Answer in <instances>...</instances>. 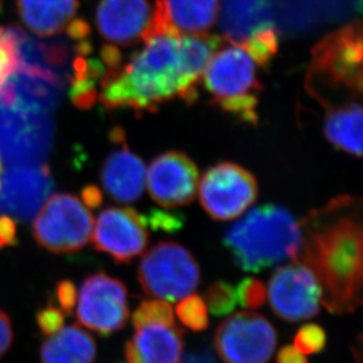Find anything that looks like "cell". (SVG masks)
I'll return each mask as SVG.
<instances>
[{"mask_svg": "<svg viewBox=\"0 0 363 363\" xmlns=\"http://www.w3.org/2000/svg\"><path fill=\"white\" fill-rule=\"evenodd\" d=\"M336 196L300 221L301 242L293 262L309 268L323 289V306L337 315L361 306L362 216L361 202Z\"/></svg>", "mask_w": 363, "mask_h": 363, "instance_id": "cell-1", "label": "cell"}, {"mask_svg": "<svg viewBox=\"0 0 363 363\" xmlns=\"http://www.w3.org/2000/svg\"><path fill=\"white\" fill-rule=\"evenodd\" d=\"M180 37L152 35L126 65L107 69L100 79L99 99L107 110L155 112L175 98L192 103L198 89L189 82L180 55Z\"/></svg>", "mask_w": 363, "mask_h": 363, "instance_id": "cell-2", "label": "cell"}, {"mask_svg": "<svg viewBox=\"0 0 363 363\" xmlns=\"http://www.w3.org/2000/svg\"><path fill=\"white\" fill-rule=\"evenodd\" d=\"M300 242V223L288 209L274 203L250 209L223 237V246L235 264L248 273L293 260Z\"/></svg>", "mask_w": 363, "mask_h": 363, "instance_id": "cell-3", "label": "cell"}, {"mask_svg": "<svg viewBox=\"0 0 363 363\" xmlns=\"http://www.w3.org/2000/svg\"><path fill=\"white\" fill-rule=\"evenodd\" d=\"M257 66L240 45L233 43L216 52L202 77L214 103L250 123L257 121L255 110L261 87Z\"/></svg>", "mask_w": 363, "mask_h": 363, "instance_id": "cell-4", "label": "cell"}, {"mask_svg": "<svg viewBox=\"0 0 363 363\" xmlns=\"http://www.w3.org/2000/svg\"><path fill=\"white\" fill-rule=\"evenodd\" d=\"M362 55L360 21L325 35L313 48L307 79L309 92L316 98L323 89H345L350 96H360Z\"/></svg>", "mask_w": 363, "mask_h": 363, "instance_id": "cell-5", "label": "cell"}, {"mask_svg": "<svg viewBox=\"0 0 363 363\" xmlns=\"http://www.w3.org/2000/svg\"><path fill=\"white\" fill-rule=\"evenodd\" d=\"M200 279L196 257L174 241L155 245L141 257L138 267V280L143 291L164 301L175 302L193 294Z\"/></svg>", "mask_w": 363, "mask_h": 363, "instance_id": "cell-6", "label": "cell"}, {"mask_svg": "<svg viewBox=\"0 0 363 363\" xmlns=\"http://www.w3.org/2000/svg\"><path fill=\"white\" fill-rule=\"evenodd\" d=\"M94 219L78 196L55 193L41 206L33 221V238L43 250L55 254L74 253L92 237Z\"/></svg>", "mask_w": 363, "mask_h": 363, "instance_id": "cell-7", "label": "cell"}, {"mask_svg": "<svg viewBox=\"0 0 363 363\" xmlns=\"http://www.w3.org/2000/svg\"><path fill=\"white\" fill-rule=\"evenodd\" d=\"M200 203L216 221H230L242 216L257 201V179L234 162L209 168L199 180Z\"/></svg>", "mask_w": 363, "mask_h": 363, "instance_id": "cell-8", "label": "cell"}, {"mask_svg": "<svg viewBox=\"0 0 363 363\" xmlns=\"http://www.w3.org/2000/svg\"><path fill=\"white\" fill-rule=\"evenodd\" d=\"M76 303L78 323L99 335L126 327L130 316L126 286L105 272L86 277Z\"/></svg>", "mask_w": 363, "mask_h": 363, "instance_id": "cell-9", "label": "cell"}, {"mask_svg": "<svg viewBox=\"0 0 363 363\" xmlns=\"http://www.w3.org/2000/svg\"><path fill=\"white\" fill-rule=\"evenodd\" d=\"M278 343L275 328L257 313L239 312L220 323L214 336L225 363H267Z\"/></svg>", "mask_w": 363, "mask_h": 363, "instance_id": "cell-10", "label": "cell"}, {"mask_svg": "<svg viewBox=\"0 0 363 363\" xmlns=\"http://www.w3.org/2000/svg\"><path fill=\"white\" fill-rule=\"evenodd\" d=\"M268 298L275 315L296 323L319 314L323 289L309 268L293 262L278 268L272 275Z\"/></svg>", "mask_w": 363, "mask_h": 363, "instance_id": "cell-11", "label": "cell"}, {"mask_svg": "<svg viewBox=\"0 0 363 363\" xmlns=\"http://www.w3.org/2000/svg\"><path fill=\"white\" fill-rule=\"evenodd\" d=\"M143 214L130 207H107L93 225L92 243L118 264H130L144 253L150 240Z\"/></svg>", "mask_w": 363, "mask_h": 363, "instance_id": "cell-12", "label": "cell"}, {"mask_svg": "<svg viewBox=\"0 0 363 363\" xmlns=\"http://www.w3.org/2000/svg\"><path fill=\"white\" fill-rule=\"evenodd\" d=\"M146 185L152 199L164 208L189 206L198 192L199 171L185 153L166 152L150 164Z\"/></svg>", "mask_w": 363, "mask_h": 363, "instance_id": "cell-13", "label": "cell"}, {"mask_svg": "<svg viewBox=\"0 0 363 363\" xmlns=\"http://www.w3.org/2000/svg\"><path fill=\"white\" fill-rule=\"evenodd\" d=\"M13 44L17 71L57 82L64 87L72 69V52L64 40H40L16 25L5 28Z\"/></svg>", "mask_w": 363, "mask_h": 363, "instance_id": "cell-14", "label": "cell"}, {"mask_svg": "<svg viewBox=\"0 0 363 363\" xmlns=\"http://www.w3.org/2000/svg\"><path fill=\"white\" fill-rule=\"evenodd\" d=\"M219 13V0H157L144 39L152 35L207 33Z\"/></svg>", "mask_w": 363, "mask_h": 363, "instance_id": "cell-15", "label": "cell"}, {"mask_svg": "<svg viewBox=\"0 0 363 363\" xmlns=\"http://www.w3.org/2000/svg\"><path fill=\"white\" fill-rule=\"evenodd\" d=\"M111 139L119 147L111 152L104 162L100 180L107 194L121 203L138 201L146 186V166L125 143L121 128H114Z\"/></svg>", "mask_w": 363, "mask_h": 363, "instance_id": "cell-16", "label": "cell"}, {"mask_svg": "<svg viewBox=\"0 0 363 363\" xmlns=\"http://www.w3.org/2000/svg\"><path fill=\"white\" fill-rule=\"evenodd\" d=\"M148 0H101L96 24L103 38L118 46H128L144 39L151 24Z\"/></svg>", "mask_w": 363, "mask_h": 363, "instance_id": "cell-17", "label": "cell"}, {"mask_svg": "<svg viewBox=\"0 0 363 363\" xmlns=\"http://www.w3.org/2000/svg\"><path fill=\"white\" fill-rule=\"evenodd\" d=\"M184 332L175 320H159L134 327L125 354L130 363H182Z\"/></svg>", "mask_w": 363, "mask_h": 363, "instance_id": "cell-18", "label": "cell"}, {"mask_svg": "<svg viewBox=\"0 0 363 363\" xmlns=\"http://www.w3.org/2000/svg\"><path fill=\"white\" fill-rule=\"evenodd\" d=\"M62 89L57 82L16 71L0 87V99L18 111L50 113L58 105Z\"/></svg>", "mask_w": 363, "mask_h": 363, "instance_id": "cell-19", "label": "cell"}, {"mask_svg": "<svg viewBox=\"0 0 363 363\" xmlns=\"http://www.w3.org/2000/svg\"><path fill=\"white\" fill-rule=\"evenodd\" d=\"M78 0H17L21 21L35 35L62 33L76 17Z\"/></svg>", "mask_w": 363, "mask_h": 363, "instance_id": "cell-20", "label": "cell"}, {"mask_svg": "<svg viewBox=\"0 0 363 363\" xmlns=\"http://www.w3.org/2000/svg\"><path fill=\"white\" fill-rule=\"evenodd\" d=\"M96 343L78 325L62 327L41 345V363H94Z\"/></svg>", "mask_w": 363, "mask_h": 363, "instance_id": "cell-21", "label": "cell"}, {"mask_svg": "<svg viewBox=\"0 0 363 363\" xmlns=\"http://www.w3.org/2000/svg\"><path fill=\"white\" fill-rule=\"evenodd\" d=\"M325 137L336 148L362 157V107L348 104L332 111L325 118Z\"/></svg>", "mask_w": 363, "mask_h": 363, "instance_id": "cell-22", "label": "cell"}, {"mask_svg": "<svg viewBox=\"0 0 363 363\" xmlns=\"http://www.w3.org/2000/svg\"><path fill=\"white\" fill-rule=\"evenodd\" d=\"M237 44L240 45L257 66L264 67L278 53L279 32L269 23H262Z\"/></svg>", "mask_w": 363, "mask_h": 363, "instance_id": "cell-23", "label": "cell"}, {"mask_svg": "<svg viewBox=\"0 0 363 363\" xmlns=\"http://www.w3.org/2000/svg\"><path fill=\"white\" fill-rule=\"evenodd\" d=\"M177 315L182 325L194 330L202 332L208 327V312L205 300L196 294H191L182 298L175 308Z\"/></svg>", "mask_w": 363, "mask_h": 363, "instance_id": "cell-24", "label": "cell"}, {"mask_svg": "<svg viewBox=\"0 0 363 363\" xmlns=\"http://www.w3.org/2000/svg\"><path fill=\"white\" fill-rule=\"evenodd\" d=\"M205 303L213 315H227L237 307V289L230 282H214L206 291Z\"/></svg>", "mask_w": 363, "mask_h": 363, "instance_id": "cell-25", "label": "cell"}, {"mask_svg": "<svg viewBox=\"0 0 363 363\" xmlns=\"http://www.w3.org/2000/svg\"><path fill=\"white\" fill-rule=\"evenodd\" d=\"M327 335L320 325L309 323L298 329L294 339V346L305 355L320 353L325 350Z\"/></svg>", "mask_w": 363, "mask_h": 363, "instance_id": "cell-26", "label": "cell"}, {"mask_svg": "<svg viewBox=\"0 0 363 363\" xmlns=\"http://www.w3.org/2000/svg\"><path fill=\"white\" fill-rule=\"evenodd\" d=\"M159 320H175L171 305L164 300L141 302V305L135 309L132 316L133 327Z\"/></svg>", "mask_w": 363, "mask_h": 363, "instance_id": "cell-27", "label": "cell"}, {"mask_svg": "<svg viewBox=\"0 0 363 363\" xmlns=\"http://www.w3.org/2000/svg\"><path fill=\"white\" fill-rule=\"evenodd\" d=\"M235 289H237L238 302H240V305L245 308H261L267 298L266 287L257 279H243Z\"/></svg>", "mask_w": 363, "mask_h": 363, "instance_id": "cell-28", "label": "cell"}, {"mask_svg": "<svg viewBox=\"0 0 363 363\" xmlns=\"http://www.w3.org/2000/svg\"><path fill=\"white\" fill-rule=\"evenodd\" d=\"M146 225L153 230H162L166 233H175L182 230L185 223V216L182 213H171L162 209H151L144 216Z\"/></svg>", "mask_w": 363, "mask_h": 363, "instance_id": "cell-29", "label": "cell"}, {"mask_svg": "<svg viewBox=\"0 0 363 363\" xmlns=\"http://www.w3.org/2000/svg\"><path fill=\"white\" fill-rule=\"evenodd\" d=\"M17 71V58L13 44L5 28H0V87Z\"/></svg>", "mask_w": 363, "mask_h": 363, "instance_id": "cell-30", "label": "cell"}, {"mask_svg": "<svg viewBox=\"0 0 363 363\" xmlns=\"http://www.w3.org/2000/svg\"><path fill=\"white\" fill-rule=\"evenodd\" d=\"M65 313L62 312V309L52 303L41 308L37 313L35 320L43 335L48 337L60 330L65 323Z\"/></svg>", "mask_w": 363, "mask_h": 363, "instance_id": "cell-31", "label": "cell"}, {"mask_svg": "<svg viewBox=\"0 0 363 363\" xmlns=\"http://www.w3.org/2000/svg\"><path fill=\"white\" fill-rule=\"evenodd\" d=\"M55 295H57L59 308L62 309L66 315L71 314L77 301V291L74 284L67 280L59 282Z\"/></svg>", "mask_w": 363, "mask_h": 363, "instance_id": "cell-32", "label": "cell"}, {"mask_svg": "<svg viewBox=\"0 0 363 363\" xmlns=\"http://www.w3.org/2000/svg\"><path fill=\"white\" fill-rule=\"evenodd\" d=\"M17 241V225L12 218L0 216V250L12 246Z\"/></svg>", "mask_w": 363, "mask_h": 363, "instance_id": "cell-33", "label": "cell"}, {"mask_svg": "<svg viewBox=\"0 0 363 363\" xmlns=\"http://www.w3.org/2000/svg\"><path fill=\"white\" fill-rule=\"evenodd\" d=\"M13 341V329L10 318L0 309V359L9 352Z\"/></svg>", "mask_w": 363, "mask_h": 363, "instance_id": "cell-34", "label": "cell"}, {"mask_svg": "<svg viewBox=\"0 0 363 363\" xmlns=\"http://www.w3.org/2000/svg\"><path fill=\"white\" fill-rule=\"evenodd\" d=\"M278 363H308L305 354L300 353L295 347L284 346L279 350Z\"/></svg>", "mask_w": 363, "mask_h": 363, "instance_id": "cell-35", "label": "cell"}, {"mask_svg": "<svg viewBox=\"0 0 363 363\" xmlns=\"http://www.w3.org/2000/svg\"><path fill=\"white\" fill-rule=\"evenodd\" d=\"M82 200L87 207L94 208L103 201V196L99 189H96V186H87L82 191Z\"/></svg>", "mask_w": 363, "mask_h": 363, "instance_id": "cell-36", "label": "cell"}, {"mask_svg": "<svg viewBox=\"0 0 363 363\" xmlns=\"http://www.w3.org/2000/svg\"><path fill=\"white\" fill-rule=\"evenodd\" d=\"M182 363H216L208 354H191Z\"/></svg>", "mask_w": 363, "mask_h": 363, "instance_id": "cell-37", "label": "cell"}, {"mask_svg": "<svg viewBox=\"0 0 363 363\" xmlns=\"http://www.w3.org/2000/svg\"><path fill=\"white\" fill-rule=\"evenodd\" d=\"M1 173H3V162H1V157H0V182H1Z\"/></svg>", "mask_w": 363, "mask_h": 363, "instance_id": "cell-38", "label": "cell"}, {"mask_svg": "<svg viewBox=\"0 0 363 363\" xmlns=\"http://www.w3.org/2000/svg\"><path fill=\"white\" fill-rule=\"evenodd\" d=\"M1 6H3V4H1V0H0V11H1Z\"/></svg>", "mask_w": 363, "mask_h": 363, "instance_id": "cell-39", "label": "cell"}]
</instances>
